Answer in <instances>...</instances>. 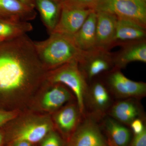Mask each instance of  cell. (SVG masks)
<instances>
[{
    "label": "cell",
    "mask_w": 146,
    "mask_h": 146,
    "mask_svg": "<svg viewBox=\"0 0 146 146\" xmlns=\"http://www.w3.org/2000/svg\"><path fill=\"white\" fill-rule=\"evenodd\" d=\"M0 45V92L13 94L45 81L47 71L27 34Z\"/></svg>",
    "instance_id": "1"
},
{
    "label": "cell",
    "mask_w": 146,
    "mask_h": 146,
    "mask_svg": "<svg viewBox=\"0 0 146 146\" xmlns=\"http://www.w3.org/2000/svg\"><path fill=\"white\" fill-rule=\"evenodd\" d=\"M33 44L37 57L47 71L70 62L81 64L88 52L79 49L72 36L56 33H50L43 41H33Z\"/></svg>",
    "instance_id": "2"
},
{
    "label": "cell",
    "mask_w": 146,
    "mask_h": 146,
    "mask_svg": "<svg viewBox=\"0 0 146 146\" xmlns=\"http://www.w3.org/2000/svg\"><path fill=\"white\" fill-rule=\"evenodd\" d=\"M45 80L50 84H60L70 89L74 95L76 101L82 115H86L84 98L88 85L84 75L76 62L66 63L47 71Z\"/></svg>",
    "instance_id": "3"
},
{
    "label": "cell",
    "mask_w": 146,
    "mask_h": 146,
    "mask_svg": "<svg viewBox=\"0 0 146 146\" xmlns=\"http://www.w3.org/2000/svg\"><path fill=\"white\" fill-rule=\"evenodd\" d=\"M54 127L53 122L48 117L29 118L6 132V145L15 141H27L33 145L38 144L49 132L54 129Z\"/></svg>",
    "instance_id": "4"
},
{
    "label": "cell",
    "mask_w": 146,
    "mask_h": 146,
    "mask_svg": "<svg viewBox=\"0 0 146 146\" xmlns=\"http://www.w3.org/2000/svg\"><path fill=\"white\" fill-rule=\"evenodd\" d=\"M94 10L109 13L146 27V3L143 0H100Z\"/></svg>",
    "instance_id": "5"
},
{
    "label": "cell",
    "mask_w": 146,
    "mask_h": 146,
    "mask_svg": "<svg viewBox=\"0 0 146 146\" xmlns=\"http://www.w3.org/2000/svg\"><path fill=\"white\" fill-rule=\"evenodd\" d=\"M98 120L87 114L65 141V146H109L102 132Z\"/></svg>",
    "instance_id": "6"
},
{
    "label": "cell",
    "mask_w": 146,
    "mask_h": 146,
    "mask_svg": "<svg viewBox=\"0 0 146 146\" xmlns=\"http://www.w3.org/2000/svg\"><path fill=\"white\" fill-rule=\"evenodd\" d=\"M108 88L112 95L119 99H141L146 95V84L136 82L125 76L119 69L110 74L107 80Z\"/></svg>",
    "instance_id": "7"
},
{
    "label": "cell",
    "mask_w": 146,
    "mask_h": 146,
    "mask_svg": "<svg viewBox=\"0 0 146 146\" xmlns=\"http://www.w3.org/2000/svg\"><path fill=\"white\" fill-rule=\"evenodd\" d=\"M112 94L109 89L100 82L88 86L84 98V107L89 110V115L100 120L108 113L112 104Z\"/></svg>",
    "instance_id": "8"
},
{
    "label": "cell",
    "mask_w": 146,
    "mask_h": 146,
    "mask_svg": "<svg viewBox=\"0 0 146 146\" xmlns=\"http://www.w3.org/2000/svg\"><path fill=\"white\" fill-rule=\"evenodd\" d=\"M61 5L59 20L52 33L73 36L78 31L94 9Z\"/></svg>",
    "instance_id": "9"
},
{
    "label": "cell",
    "mask_w": 146,
    "mask_h": 146,
    "mask_svg": "<svg viewBox=\"0 0 146 146\" xmlns=\"http://www.w3.org/2000/svg\"><path fill=\"white\" fill-rule=\"evenodd\" d=\"M84 117L76 102L58 110L55 113L53 119L58 133L66 141L76 129Z\"/></svg>",
    "instance_id": "10"
},
{
    "label": "cell",
    "mask_w": 146,
    "mask_h": 146,
    "mask_svg": "<svg viewBox=\"0 0 146 146\" xmlns=\"http://www.w3.org/2000/svg\"><path fill=\"white\" fill-rule=\"evenodd\" d=\"M79 65L86 78L89 80L109 70L114 63L113 58L107 50L96 48L88 51L84 60Z\"/></svg>",
    "instance_id": "11"
},
{
    "label": "cell",
    "mask_w": 146,
    "mask_h": 146,
    "mask_svg": "<svg viewBox=\"0 0 146 146\" xmlns=\"http://www.w3.org/2000/svg\"><path fill=\"white\" fill-rule=\"evenodd\" d=\"M136 99H121L112 104L108 114L124 125H129L137 118H144L141 105Z\"/></svg>",
    "instance_id": "12"
},
{
    "label": "cell",
    "mask_w": 146,
    "mask_h": 146,
    "mask_svg": "<svg viewBox=\"0 0 146 146\" xmlns=\"http://www.w3.org/2000/svg\"><path fill=\"white\" fill-rule=\"evenodd\" d=\"M96 48L106 50L112 46L116 31L117 18L103 11H96Z\"/></svg>",
    "instance_id": "13"
},
{
    "label": "cell",
    "mask_w": 146,
    "mask_h": 146,
    "mask_svg": "<svg viewBox=\"0 0 146 146\" xmlns=\"http://www.w3.org/2000/svg\"><path fill=\"white\" fill-rule=\"evenodd\" d=\"M146 27L133 21L117 18L112 45L129 44L145 40Z\"/></svg>",
    "instance_id": "14"
},
{
    "label": "cell",
    "mask_w": 146,
    "mask_h": 146,
    "mask_svg": "<svg viewBox=\"0 0 146 146\" xmlns=\"http://www.w3.org/2000/svg\"><path fill=\"white\" fill-rule=\"evenodd\" d=\"M96 23V12L93 10L78 31L72 36L75 44L81 50L89 51L97 48Z\"/></svg>",
    "instance_id": "15"
},
{
    "label": "cell",
    "mask_w": 146,
    "mask_h": 146,
    "mask_svg": "<svg viewBox=\"0 0 146 146\" xmlns=\"http://www.w3.org/2000/svg\"><path fill=\"white\" fill-rule=\"evenodd\" d=\"M36 16L34 9L19 0H0V16L4 20L29 22Z\"/></svg>",
    "instance_id": "16"
},
{
    "label": "cell",
    "mask_w": 146,
    "mask_h": 146,
    "mask_svg": "<svg viewBox=\"0 0 146 146\" xmlns=\"http://www.w3.org/2000/svg\"><path fill=\"white\" fill-rule=\"evenodd\" d=\"M109 146H127L130 143V130L124 125L111 117H108L102 123Z\"/></svg>",
    "instance_id": "17"
},
{
    "label": "cell",
    "mask_w": 146,
    "mask_h": 146,
    "mask_svg": "<svg viewBox=\"0 0 146 146\" xmlns=\"http://www.w3.org/2000/svg\"><path fill=\"white\" fill-rule=\"evenodd\" d=\"M51 84L52 86L42 97L41 106L43 109L47 111H55L70 101L73 96L63 84Z\"/></svg>",
    "instance_id": "18"
},
{
    "label": "cell",
    "mask_w": 146,
    "mask_h": 146,
    "mask_svg": "<svg viewBox=\"0 0 146 146\" xmlns=\"http://www.w3.org/2000/svg\"><path fill=\"white\" fill-rule=\"evenodd\" d=\"M35 3L44 25L50 34L54 30L60 17L61 9L60 1L35 0Z\"/></svg>",
    "instance_id": "19"
},
{
    "label": "cell",
    "mask_w": 146,
    "mask_h": 146,
    "mask_svg": "<svg viewBox=\"0 0 146 146\" xmlns=\"http://www.w3.org/2000/svg\"><path fill=\"white\" fill-rule=\"evenodd\" d=\"M114 65L118 69L124 68L131 62L139 61L146 62L145 41H140L127 44L125 48L113 58Z\"/></svg>",
    "instance_id": "20"
},
{
    "label": "cell",
    "mask_w": 146,
    "mask_h": 146,
    "mask_svg": "<svg viewBox=\"0 0 146 146\" xmlns=\"http://www.w3.org/2000/svg\"><path fill=\"white\" fill-rule=\"evenodd\" d=\"M33 30L29 22L0 20V36L5 40L20 37Z\"/></svg>",
    "instance_id": "21"
},
{
    "label": "cell",
    "mask_w": 146,
    "mask_h": 146,
    "mask_svg": "<svg viewBox=\"0 0 146 146\" xmlns=\"http://www.w3.org/2000/svg\"><path fill=\"white\" fill-rule=\"evenodd\" d=\"M65 141L54 129L49 132L38 144L39 146H65Z\"/></svg>",
    "instance_id": "22"
},
{
    "label": "cell",
    "mask_w": 146,
    "mask_h": 146,
    "mask_svg": "<svg viewBox=\"0 0 146 146\" xmlns=\"http://www.w3.org/2000/svg\"><path fill=\"white\" fill-rule=\"evenodd\" d=\"M61 4L86 9H94L100 0H59Z\"/></svg>",
    "instance_id": "23"
},
{
    "label": "cell",
    "mask_w": 146,
    "mask_h": 146,
    "mask_svg": "<svg viewBox=\"0 0 146 146\" xmlns=\"http://www.w3.org/2000/svg\"><path fill=\"white\" fill-rule=\"evenodd\" d=\"M144 120V118H137L132 121L129 125L131 131L134 135L141 133L145 129Z\"/></svg>",
    "instance_id": "24"
},
{
    "label": "cell",
    "mask_w": 146,
    "mask_h": 146,
    "mask_svg": "<svg viewBox=\"0 0 146 146\" xmlns=\"http://www.w3.org/2000/svg\"><path fill=\"white\" fill-rule=\"evenodd\" d=\"M17 115L15 111L0 110V127L13 119Z\"/></svg>",
    "instance_id": "25"
},
{
    "label": "cell",
    "mask_w": 146,
    "mask_h": 146,
    "mask_svg": "<svg viewBox=\"0 0 146 146\" xmlns=\"http://www.w3.org/2000/svg\"><path fill=\"white\" fill-rule=\"evenodd\" d=\"M129 146H146V129L141 133L134 135Z\"/></svg>",
    "instance_id": "26"
},
{
    "label": "cell",
    "mask_w": 146,
    "mask_h": 146,
    "mask_svg": "<svg viewBox=\"0 0 146 146\" xmlns=\"http://www.w3.org/2000/svg\"><path fill=\"white\" fill-rule=\"evenodd\" d=\"M33 145L27 141H15L8 143L6 146H33Z\"/></svg>",
    "instance_id": "27"
},
{
    "label": "cell",
    "mask_w": 146,
    "mask_h": 146,
    "mask_svg": "<svg viewBox=\"0 0 146 146\" xmlns=\"http://www.w3.org/2000/svg\"><path fill=\"white\" fill-rule=\"evenodd\" d=\"M6 143V132L0 129V146H5Z\"/></svg>",
    "instance_id": "28"
},
{
    "label": "cell",
    "mask_w": 146,
    "mask_h": 146,
    "mask_svg": "<svg viewBox=\"0 0 146 146\" xmlns=\"http://www.w3.org/2000/svg\"><path fill=\"white\" fill-rule=\"evenodd\" d=\"M21 2L24 4L31 7L32 8L34 9L35 7V0H19Z\"/></svg>",
    "instance_id": "29"
},
{
    "label": "cell",
    "mask_w": 146,
    "mask_h": 146,
    "mask_svg": "<svg viewBox=\"0 0 146 146\" xmlns=\"http://www.w3.org/2000/svg\"><path fill=\"white\" fill-rule=\"evenodd\" d=\"M4 40H5L4 39L0 36V42H2V41H4Z\"/></svg>",
    "instance_id": "30"
},
{
    "label": "cell",
    "mask_w": 146,
    "mask_h": 146,
    "mask_svg": "<svg viewBox=\"0 0 146 146\" xmlns=\"http://www.w3.org/2000/svg\"><path fill=\"white\" fill-rule=\"evenodd\" d=\"M33 146H39L38 144H35V145H33Z\"/></svg>",
    "instance_id": "31"
},
{
    "label": "cell",
    "mask_w": 146,
    "mask_h": 146,
    "mask_svg": "<svg viewBox=\"0 0 146 146\" xmlns=\"http://www.w3.org/2000/svg\"><path fill=\"white\" fill-rule=\"evenodd\" d=\"M143 1H144L146 2V0H143Z\"/></svg>",
    "instance_id": "32"
}]
</instances>
